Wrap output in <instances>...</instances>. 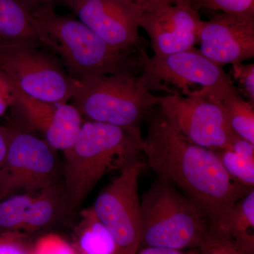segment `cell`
I'll return each instance as SVG.
<instances>
[{"label":"cell","mask_w":254,"mask_h":254,"mask_svg":"<svg viewBox=\"0 0 254 254\" xmlns=\"http://www.w3.org/2000/svg\"><path fill=\"white\" fill-rule=\"evenodd\" d=\"M232 76L241 86V91L250 100V103H254V64H232L231 69Z\"/></svg>","instance_id":"23"},{"label":"cell","mask_w":254,"mask_h":254,"mask_svg":"<svg viewBox=\"0 0 254 254\" xmlns=\"http://www.w3.org/2000/svg\"><path fill=\"white\" fill-rule=\"evenodd\" d=\"M199 52L219 66L254 58V16L224 13L202 21Z\"/></svg>","instance_id":"12"},{"label":"cell","mask_w":254,"mask_h":254,"mask_svg":"<svg viewBox=\"0 0 254 254\" xmlns=\"http://www.w3.org/2000/svg\"><path fill=\"white\" fill-rule=\"evenodd\" d=\"M226 240L231 241L247 253L254 254V190L234 207Z\"/></svg>","instance_id":"18"},{"label":"cell","mask_w":254,"mask_h":254,"mask_svg":"<svg viewBox=\"0 0 254 254\" xmlns=\"http://www.w3.org/2000/svg\"><path fill=\"white\" fill-rule=\"evenodd\" d=\"M31 254H78L71 244L56 234L40 237L33 244Z\"/></svg>","instance_id":"20"},{"label":"cell","mask_w":254,"mask_h":254,"mask_svg":"<svg viewBox=\"0 0 254 254\" xmlns=\"http://www.w3.org/2000/svg\"><path fill=\"white\" fill-rule=\"evenodd\" d=\"M23 44L42 45L29 12L19 0H0V48Z\"/></svg>","instance_id":"14"},{"label":"cell","mask_w":254,"mask_h":254,"mask_svg":"<svg viewBox=\"0 0 254 254\" xmlns=\"http://www.w3.org/2000/svg\"><path fill=\"white\" fill-rule=\"evenodd\" d=\"M209 233L198 207L169 182L158 178L143 195L138 250L200 249Z\"/></svg>","instance_id":"4"},{"label":"cell","mask_w":254,"mask_h":254,"mask_svg":"<svg viewBox=\"0 0 254 254\" xmlns=\"http://www.w3.org/2000/svg\"><path fill=\"white\" fill-rule=\"evenodd\" d=\"M160 98L143 86L139 76L120 73L77 81L71 100L87 121L136 128L158 106Z\"/></svg>","instance_id":"5"},{"label":"cell","mask_w":254,"mask_h":254,"mask_svg":"<svg viewBox=\"0 0 254 254\" xmlns=\"http://www.w3.org/2000/svg\"><path fill=\"white\" fill-rule=\"evenodd\" d=\"M133 5L143 13L150 12L165 5L173 4L172 0H115Z\"/></svg>","instance_id":"26"},{"label":"cell","mask_w":254,"mask_h":254,"mask_svg":"<svg viewBox=\"0 0 254 254\" xmlns=\"http://www.w3.org/2000/svg\"><path fill=\"white\" fill-rule=\"evenodd\" d=\"M14 132V128L0 126V168L4 163Z\"/></svg>","instance_id":"27"},{"label":"cell","mask_w":254,"mask_h":254,"mask_svg":"<svg viewBox=\"0 0 254 254\" xmlns=\"http://www.w3.org/2000/svg\"><path fill=\"white\" fill-rule=\"evenodd\" d=\"M71 245L78 254H118L115 239L92 207L81 212Z\"/></svg>","instance_id":"15"},{"label":"cell","mask_w":254,"mask_h":254,"mask_svg":"<svg viewBox=\"0 0 254 254\" xmlns=\"http://www.w3.org/2000/svg\"><path fill=\"white\" fill-rule=\"evenodd\" d=\"M202 21L198 11L171 4L143 13L138 24L149 36L154 55L165 56L194 49Z\"/></svg>","instance_id":"13"},{"label":"cell","mask_w":254,"mask_h":254,"mask_svg":"<svg viewBox=\"0 0 254 254\" xmlns=\"http://www.w3.org/2000/svg\"><path fill=\"white\" fill-rule=\"evenodd\" d=\"M107 44L121 51L139 48L141 11L115 0H60Z\"/></svg>","instance_id":"11"},{"label":"cell","mask_w":254,"mask_h":254,"mask_svg":"<svg viewBox=\"0 0 254 254\" xmlns=\"http://www.w3.org/2000/svg\"><path fill=\"white\" fill-rule=\"evenodd\" d=\"M19 1L27 9L30 14L45 8L54 6L55 0H19Z\"/></svg>","instance_id":"29"},{"label":"cell","mask_w":254,"mask_h":254,"mask_svg":"<svg viewBox=\"0 0 254 254\" xmlns=\"http://www.w3.org/2000/svg\"><path fill=\"white\" fill-rule=\"evenodd\" d=\"M140 79L150 92L165 91L168 85L185 97L221 101L238 91L221 66L195 49L142 59Z\"/></svg>","instance_id":"6"},{"label":"cell","mask_w":254,"mask_h":254,"mask_svg":"<svg viewBox=\"0 0 254 254\" xmlns=\"http://www.w3.org/2000/svg\"><path fill=\"white\" fill-rule=\"evenodd\" d=\"M33 244L27 234L0 232V254H31Z\"/></svg>","instance_id":"21"},{"label":"cell","mask_w":254,"mask_h":254,"mask_svg":"<svg viewBox=\"0 0 254 254\" xmlns=\"http://www.w3.org/2000/svg\"><path fill=\"white\" fill-rule=\"evenodd\" d=\"M33 45L0 48V70L20 91L54 105L72 98L77 86L54 58Z\"/></svg>","instance_id":"7"},{"label":"cell","mask_w":254,"mask_h":254,"mask_svg":"<svg viewBox=\"0 0 254 254\" xmlns=\"http://www.w3.org/2000/svg\"><path fill=\"white\" fill-rule=\"evenodd\" d=\"M83 122L74 105L67 103L58 105L54 120L43 133L45 141L53 150H68L77 139Z\"/></svg>","instance_id":"16"},{"label":"cell","mask_w":254,"mask_h":254,"mask_svg":"<svg viewBox=\"0 0 254 254\" xmlns=\"http://www.w3.org/2000/svg\"><path fill=\"white\" fill-rule=\"evenodd\" d=\"M158 106L175 131L192 144L218 151L238 136L229 127L219 100L167 94Z\"/></svg>","instance_id":"9"},{"label":"cell","mask_w":254,"mask_h":254,"mask_svg":"<svg viewBox=\"0 0 254 254\" xmlns=\"http://www.w3.org/2000/svg\"><path fill=\"white\" fill-rule=\"evenodd\" d=\"M16 87L13 82L0 70V118L16 103Z\"/></svg>","instance_id":"25"},{"label":"cell","mask_w":254,"mask_h":254,"mask_svg":"<svg viewBox=\"0 0 254 254\" xmlns=\"http://www.w3.org/2000/svg\"><path fill=\"white\" fill-rule=\"evenodd\" d=\"M220 102L227 124L232 131L254 145V104L242 99L238 91Z\"/></svg>","instance_id":"19"},{"label":"cell","mask_w":254,"mask_h":254,"mask_svg":"<svg viewBox=\"0 0 254 254\" xmlns=\"http://www.w3.org/2000/svg\"><path fill=\"white\" fill-rule=\"evenodd\" d=\"M215 152L232 178L244 186L254 188V144L237 136L229 146Z\"/></svg>","instance_id":"17"},{"label":"cell","mask_w":254,"mask_h":254,"mask_svg":"<svg viewBox=\"0 0 254 254\" xmlns=\"http://www.w3.org/2000/svg\"><path fill=\"white\" fill-rule=\"evenodd\" d=\"M200 8L254 16V0H202Z\"/></svg>","instance_id":"22"},{"label":"cell","mask_w":254,"mask_h":254,"mask_svg":"<svg viewBox=\"0 0 254 254\" xmlns=\"http://www.w3.org/2000/svg\"><path fill=\"white\" fill-rule=\"evenodd\" d=\"M57 163L53 149L34 135L16 130L0 168V200L18 191L34 193L55 185Z\"/></svg>","instance_id":"10"},{"label":"cell","mask_w":254,"mask_h":254,"mask_svg":"<svg viewBox=\"0 0 254 254\" xmlns=\"http://www.w3.org/2000/svg\"><path fill=\"white\" fill-rule=\"evenodd\" d=\"M136 254H201L200 249L178 250L160 247H145L138 250Z\"/></svg>","instance_id":"28"},{"label":"cell","mask_w":254,"mask_h":254,"mask_svg":"<svg viewBox=\"0 0 254 254\" xmlns=\"http://www.w3.org/2000/svg\"><path fill=\"white\" fill-rule=\"evenodd\" d=\"M42 45L59 55L73 79L141 72L144 50L112 48L78 19L55 12L54 6L30 13Z\"/></svg>","instance_id":"2"},{"label":"cell","mask_w":254,"mask_h":254,"mask_svg":"<svg viewBox=\"0 0 254 254\" xmlns=\"http://www.w3.org/2000/svg\"><path fill=\"white\" fill-rule=\"evenodd\" d=\"M201 254H250L235 245L231 241L220 238L209 233L203 247Z\"/></svg>","instance_id":"24"},{"label":"cell","mask_w":254,"mask_h":254,"mask_svg":"<svg viewBox=\"0 0 254 254\" xmlns=\"http://www.w3.org/2000/svg\"><path fill=\"white\" fill-rule=\"evenodd\" d=\"M143 143L140 128L83 122L77 139L63 152L65 194L69 209L76 210L105 175L138 159Z\"/></svg>","instance_id":"3"},{"label":"cell","mask_w":254,"mask_h":254,"mask_svg":"<svg viewBox=\"0 0 254 254\" xmlns=\"http://www.w3.org/2000/svg\"><path fill=\"white\" fill-rule=\"evenodd\" d=\"M143 152L158 178L198 207L210 233L226 239L234 207L254 188L232 178L215 151L182 138L161 113L148 121Z\"/></svg>","instance_id":"1"},{"label":"cell","mask_w":254,"mask_h":254,"mask_svg":"<svg viewBox=\"0 0 254 254\" xmlns=\"http://www.w3.org/2000/svg\"><path fill=\"white\" fill-rule=\"evenodd\" d=\"M201 1L202 0H172L173 4L189 6L196 11H198V10L201 9L200 8Z\"/></svg>","instance_id":"30"},{"label":"cell","mask_w":254,"mask_h":254,"mask_svg":"<svg viewBox=\"0 0 254 254\" xmlns=\"http://www.w3.org/2000/svg\"><path fill=\"white\" fill-rule=\"evenodd\" d=\"M145 164L138 159L120 170L101 190L92 206L97 218L113 235L118 254H136L141 237L138 177Z\"/></svg>","instance_id":"8"}]
</instances>
